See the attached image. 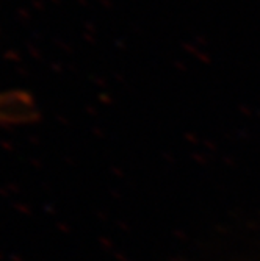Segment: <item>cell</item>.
Returning <instances> with one entry per match:
<instances>
[{
	"mask_svg": "<svg viewBox=\"0 0 260 261\" xmlns=\"http://www.w3.org/2000/svg\"><path fill=\"white\" fill-rule=\"evenodd\" d=\"M35 111L33 99L26 91L5 89L0 91V127L14 125L30 121Z\"/></svg>",
	"mask_w": 260,
	"mask_h": 261,
	"instance_id": "1",
	"label": "cell"
}]
</instances>
